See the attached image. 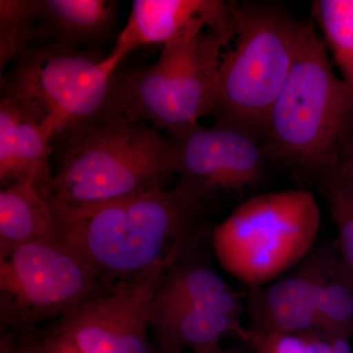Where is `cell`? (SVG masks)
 Returning a JSON list of instances; mask_svg holds the SVG:
<instances>
[{
	"instance_id": "cell-5",
	"label": "cell",
	"mask_w": 353,
	"mask_h": 353,
	"mask_svg": "<svg viewBox=\"0 0 353 353\" xmlns=\"http://www.w3.org/2000/svg\"><path fill=\"white\" fill-rule=\"evenodd\" d=\"M120 63L110 53L37 44L1 76V97L55 139L113 112Z\"/></svg>"
},
{
	"instance_id": "cell-4",
	"label": "cell",
	"mask_w": 353,
	"mask_h": 353,
	"mask_svg": "<svg viewBox=\"0 0 353 353\" xmlns=\"http://www.w3.org/2000/svg\"><path fill=\"white\" fill-rule=\"evenodd\" d=\"M236 37L223 53L212 114L216 124L263 143L269 116L299 53L309 20L268 4L232 1Z\"/></svg>"
},
{
	"instance_id": "cell-9",
	"label": "cell",
	"mask_w": 353,
	"mask_h": 353,
	"mask_svg": "<svg viewBox=\"0 0 353 353\" xmlns=\"http://www.w3.org/2000/svg\"><path fill=\"white\" fill-rule=\"evenodd\" d=\"M176 150V189L209 208L259 185L269 161L262 141L227 125L199 127L171 139Z\"/></svg>"
},
{
	"instance_id": "cell-8",
	"label": "cell",
	"mask_w": 353,
	"mask_h": 353,
	"mask_svg": "<svg viewBox=\"0 0 353 353\" xmlns=\"http://www.w3.org/2000/svg\"><path fill=\"white\" fill-rule=\"evenodd\" d=\"M102 280L61 243H31L0 252L2 329L29 333L65 317Z\"/></svg>"
},
{
	"instance_id": "cell-19",
	"label": "cell",
	"mask_w": 353,
	"mask_h": 353,
	"mask_svg": "<svg viewBox=\"0 0 353 353\" xmlns=\"http://www.w3.org/2000/svg\"><path fill=\"white\" fill-rule=\"evenodd\" d=\"M311 14L341 78L353 88V0H316Z\"/></svg>"
},
{
	"instance_id": "cell-20",
	"label": "cell",
	"mask_w": 353,
	"mask_h": 353,
	"mask_svg": "<svg viewBox=\"0 0 353 353\" xmlns=\"http://www.w3.org/2000/svg\"><path fill=\"white\" fill-rule=\"evenodd\" d=\"M41 43L38 0L0 1V69Z\"/></svg>"
},
{
	"instance_id": "cell-6",
	"label": "cell",
	"mask_w": 353,
	"mask_h": 353,
	"mask_svg": "<svg viewBox=\"0 0 353 353\" xmlns=\"http://www.w3.org/2000/svg\"><path fill=\"white\" fill-rule=\"evenodd\" d=\"M236 25L194 30L162 46L150 66L118 79L115 111L176 138L212 112L223 53Z\"/></svg>"
},
{
	"instance_id": "cell-10",
	"label": "cell",
	"mask_w": 353,
	"mask_h": 353,
	"mask_svg": "<svg viewBox=\"0 0 353 353\" xmlns=\"http://www.w3.org/2000/svg\"><path fill=\"white\" fill-rule=\"evenodd\" d=\"M164 267L127 280L101 281L59 328L83 353H152L148 313Z\"/></svg>"
},
{
	"instance_id": "cell-16",
	"label": "cell",
	"mask_w": 353,
	"mask_h": 353,
	"mask_svg": "<svg viewBox=\"0 0 353 353\" xmlns=\"http://www.w3.org/2000/svg\"><path fill=\"white\" fill-rule=\"evenodd\" d=\"M118 2L108 0H38L41 43L80 50L110 36Z\"/></svg>"
},
{
	"instance_id": "cell-12",
	"label": "cell",
	"mask_w": 353,
	"mask_h": 353,
	"mask_svg": "<svg viewBox=\"0 0 353 353\" xmlns=\"http://www.w3.org/2000/svg\"><path fill=\"white\" fill-rule=\"evenodd\" d=\"M318 279L319 260L316 252L296 273L250 288L245 307L250 330L294 336L317 331Z\"/></svg>"
},
{
	"instance_id": "cell-13",
	"label": "cell",
	"mask_w": 353,
	"mask_h": 353,
	"mask_svg": "<svg viewBox=\"0 0 353 353\" xmlns=\"http://www.w3.org/2000/svg\"><path fill=\"white\" fill-rule=\"evenodd\" d=\"M52 137L8 99L0 101V181L2 185L31 183L48 197L52 183Z\"/></svg>"
},
{
	"instance_id": "cell-26",
	"label": "cell",
	"mask_w": 353,
	"mask_h": 353,
	"mask_svg": "<svg viewBox=\"0 0 353 353\" xmlns=\"http://www.w3.org/2000/svg\"><path fill=\"white\" fill-rule=\"evenodd\" d=\"M0 353H37L34 341L25 343L22 347H16L12 339L2 334L0 341Z\"/></svg>"
},
{
	"instance_id": "cell-27",
	"label": "cell",
	"mask_w": 353,
	"mask_h": 353,
	"mask_svg": "<svg viewBox=\"0 0 353 353\" xmlns=\"http://www.w3.org/2000/svg\"><path fill=\"white\" fill-rule=\"evenodd\" d=\"M194 353H241L233 352V350H222L219 345H213V347L202 348V350H196Z\"/></svg>"
},
{
	"instance_id": "cell-11",
	"label": "cell",
	"mask_w": 353,
	"mask_h": 353,
	"mask_svg": "<svg viewBox=\"0 0 353 353\" xmlns=\"http://www.w3.org/2000/svg\"><path fill=\"white\" fill-rule=\"evenodd\" d=\"M233 24L232 1L134 0L110 54L122 61L141 46H163L194 30H220Z\"/></svg>"
},
{
	"instance_id": "cell-2",
	"label": "cell",
	"mask_w": 353,
	"mask_h": 353,
	"mask_svg": "<svg viewBox=\"0 0 353 353\" xmlns=\"http://www.w3.org/2000/svg\"><path fill=\"white\" fill-rule=\"evenodd\" d=\"M353 143V88L334 74L326 44L309 20L303 43L269 116V161L316 179L338 166Z\"/></svg>"
},
{
	"instance_id": "cell-25",
	"label": "cell",
	"mask_w": 353,
	"mask_h": 353,
	"mask_svg": "<svg viewBox=\"0 0 353 353\" xmlns=\"http://www.w3.org/2000/svg\"><path fill=\"white\" fill-rule=\"evenodd\" d=\"M336 169L353 188V143L341 154Z\"/></svg>"
},
{
	"instance_id": "cell-1",
	"label": "cell",
	"mask_w": 353,
	"mask_h": 353,
	"mask_svg": "<svg viewBox=\"0 0 353 353\" xmlns=\"http://www.w3.org/2000/svg\"><path fill=\"white\" fill-rule=\"evenodd\" d=\"M50 199L61 241L102 281L165 269L212 234L208 209L176 189L158 188L95 203Z\"/></svg>"
},
{
	"instance_id": "cell-15",
	"label": "cell",
	"mask_w": 353,
	"mask_h": 353,
	"mask_svg": "<svg viewBox=\"0 0 353 353\" xmlns=\"http://www.w3.org/2000/svg\"><path fill=\"white\" fill-rule=\"evenodd\" d=\"M148 324L163 350L182 352L219 345L223 336L236 334L245 341L250 330L233 318L192 304L163 301L153 297Z\"/></svg>"
},
{
	"instance_id": "cell-21",
	"label": "cell",
	"mask_w": 353,
	"mask_h": 353,
	"mask_svg": "<svg viewBox=\"0 0 353 353\" xmlns=\"http://www.w3.org/2000/svg\"><path fill=\"white\" fill-rule=\"evenodd\" d=\"M338 231L339 253L353 276V188L336 168L316 179Z\"/></svg>"
},
{
	"instance_id": "cell-24",
	"label": "cell",
	"mask_w": 353,
	"mask_h": 353,
	"mask_svg": "<svg viewBox=\"0 0 353 353\" xmlns=\"http://www.w3.org/2000/svg\"><path fill=\"white\" fill-rule=\"evenodd\" d=\"M37 353H83L58 327L50 334L34 341Z\"/></svg>"
},
{
	"instance_id": "cell-23",
	"label": "cell",
	"mask_w": 353,
	"mask_h": 353,
	"mask_svg": "<svg viewBox=\"0 0 353 353\" xmlns=\"http://www.w3.org/2000/svg\"><path fill=\"white\" fill-rule=\"evenodd\" d=\"M299 336L305 343L309 353H353L350 341L326 336L319 331L307 332Z\"/></svg>"
},
{
	"instance_id": "cell-14",
	"label": "cell",
	"mask_w": 353,
	"mask_h": 353,
	"mask_svg": "<svg viewBox=\"0 0 353 353\" xmlns=\"http://www.w3.org/2000/svg\"><path fill=\"white\" fill-rule=\"evenodd\" d=\"M210 238L190 246L165 269L154 297L209 309L241 322L245 312L238 294L223 280L211 262Z\"/></svg>"
},
{
	"instance_id": "cell-3",
	"label": "cell",
	"mask_w": 353,
	"mask_h": 353,
	"mask_svg": "<svg viewBox=\"0 0 353 353\" xmlns=\"http://www.w3.org/2000/svg\"><path fill=\"white\" fill-rule=\"evenodd\" d=\"M57 138L59 163L46 199L75 204L114 201L163 188L176 175L173 141L117 111Z\"/></svg>"
},
{
	"instance_id": "cell-17",
	"label": "cell",
	"mask_w": 353,
	"mask_h": 353,
	"mask_svg": "<svg viewBox=\"0 0 353 353\" xmlns=\"http://www.w3.org/2000/svg\"><path fill=\"white\" fill-rule=\"evenodd\" d=\"M61 243L59 222L50 199L31 183L0 192V252L31 243Z\"/></svg>"
},
{
	"instance_id": "cell-7",
	"label": "cell",
	"mask_w": 353,
	"mask_h": 353,
	"mask_svg": "<svg viewBox=\"0 0 353 353\" xmlns=\"http://www.w3.org/2000/svg\"><path fill=\"white\" fill-rule=\"evenodd\" d=\"M321 225L314 194L289 190L248 199L213 229L221 268L250 288L278 280L310 253Z\"/></svg>"
},
{
	"instance_id": "cell-22",
	"label": "cell",
	"mask_w": 353,
	"mask_h": 353,
	"mask_svg": "<svg viewBox=\"0 0 353 353\" xmlns=\"http://www.w3.org/2000/svg\"><path fill=\"white\" fill-rule=\"evenodd\" d=\"M245 343L255 353H309L301 336L294 334H267L250 330Z\"/></svg>"
},
{
	"instance_id": "cell-28",
	"label": "cell",
	"mask_w": 353,
	"mask_h": 353,
	"mask_svg": "<svg viewBox=\"0 0 353 353\" xmlns=\"http://www.w3.org/2000/svg\"><path fill=\"white\" fill-rule=\"evenodd\" d=\"M163 353H183L182 352H171V350H164Z\"/></svg>"
},
{
	"instance_id": "cell-18",
	"label": "cell",
	"mask_w": 353,
	"mask_h": 353,
	"mask_svg": "<svg viewBox=\"0 0 353 353\" xmlns=\"http://www.w3.org/2000/svg\"><path fill=\"white\" fill-rule=\"evenodd\" d=\"M317 331L350 341L353 336V276L336 241L318 250Z\"/></svg>"
}]
</instances>
